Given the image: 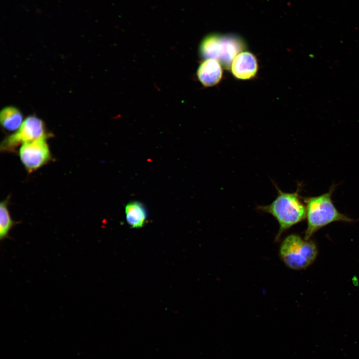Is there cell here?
Returning a JSON list of instances; mask_svg holds the SVG:
<instances>
[{
    "label": "cell",
    "instance_id": "obj_1",
    "mask_svg": "<svg viewBox=\"0 0 359 359\" xmlns=\"http://www.w3.org/2000/svg\"><path fill=\"white\" fill-rule=\"evenodd\" d=\"M277 195L269 205L259 206V210L271 215L278 222L279 228L276 240L294 225L306 218V207L300 198V189L293 193L284 192L277 186Z\"/></svg>",
    "mask_w": 359,
    "mask_h": 359
},
{
    "label": "cell",
    "instance_id": "obj_2",
    "mask_svg": "<svg viewBox=\"0 0 359 359\" xmlns=\"http://www.w3.org/2000/svg\"><path fill=\"white\" fill-rule=\"evenodd\" d=\"M335 187L322 195L304 198L306 207L307 228L304 238H310L321 228L334 222H352V219L340 213L334 206L332 196Z\"/></svg>",
    "mask_w": 359,
    "mask_h": 359
},
{
    "label": "cell",
    "instance_id": "obj_3",
    "mask_svg": "<svg viewBox=\"0 0 359 359\" xmlns=\"http://www.w3.org/2000/svg\"><path fill=\"white\" fill-rule=\"evenodd\" d=\"M244 49L243 40L232 34H211L203 39L200 46V54L203 58L216 60L227 68Z\"/></svg>",
    "mask_w": 359,
    "mask_h": 359
},
{
    "label": "cell",
    "instance_id": "obj_4",
    "mask_svg": "<svg viewBox=\"0 0 359 359\" xmlns=\"http://www.w3.org/2000/svg\"><path fill=\"white\" fill-rule=\"evenodd\" d=\"M318 254L314 242L291 234L282 241L279 249L281 260L288 268L296 270L305 269L315 260Z\"/></svg>",
    "mask_w": 359,
    "mask_h": 359
},
{
    "label": "cell",
    "instance_id": "obj_5",
    "mask_svg": "<svg viewBox=\"0 0 359 359\" xmlns=\"http://www.w3.org/2000/svg\"><path fill=\"white\" fill-rule=\"evenodd\" d=\"M48 136L43 122L36 116H30L25 119L15 133L2 141L0 150L2 152H14L20 145Z\"/></svg>",
    "mask_w": 359,
    "mask_h": 359
},
{
    "label": "cell",
    "instance_id": "obj_6",
    "mask_svg": "<svg viewBox=\"0 0 359 359\" xmlns=\"http://www.w3.org/2000/svg\"><path fill=\"white\" fill-rule=\"evenodd\" d=\"M48 138L43 137L21 146L19 152L20 159L29 173L37 170L52 159L47 142Z\"/></svg>",
    "mask_w": 359,
    "mask_h": 359
},
{
    "label": "cell",
    "instance_id": "obj_7",
    "mask_svg": "<svg viewBox=\"0 0 359 359\" xmlns=\"http://www.w3.org/2000/svg\"><path fill=\"white\" fill-rule=\"evenodd\" d=\"M231 72L237 79H250L257 73L258 63L254 55L249 52H241L233 59Z\"/></svg>",
    "mask_w": 359,
    "mask_h": 359
},
{
    "label": "cell",
    "instance_id": "obj_8",
    "mask_svg": "<svg viewBox=\"0 0 359 359\" xmlns=\"http://www.w3.org/2000/svg\"><path fill=\"white\" fill-rule=\"evenodd\" d=\"M197 75L204 86H212L218 84L221 79L222 69L218 61L207 59L200 65Z\"/></svg>",
    "mask_w": 359,
    "mask_h": 359
},
{
    "label": "cell",
    "instance_id": "obj_9",
    "mask_svg": "<svg viewBox=\"0 0 359 359\" xmlns=\"http://www.w3.org/2000/svg\"><path fill=\"white\" fill-rule=\"evenodd\" d=\"M126 219L128 224L132 228L142 227L147 218V212L144 205L140 202L133 201L125 206Z\"/></svg>",
    "mask_w": 359,
    "mask_h": 359
},
{
    "label": "cell",
    "instance_id": "obj_10",
    "mask_svg": "<svg viewBox=\"0 0 359 359\" xmlns=\"http://www.w3.org/2000/svg\"><path fill=\"white\" fill-rule=\"evenodd\" d=\"M23 121L21 112L16 107L7 106L0 112V124L3 128L8 131H17Z\"/></svg>",
    "mask_w": 359,
    "mask_h": 359
},
{
    "label": "cell",
    "instance_id": "obj_11",
    "mask_svg": "<svg viewBox=\"0 0 359 359\" xmlns=\"http://www.w3.org/2000/svg\"><path fill=\"white\" fill-rule=\"evenodd\" d=\"M7 200L3 201L0 205V239L8 237L9 232L15 224L8 208Z\"/></svg>",
    "mask_w": 359,
    "mask_h": 359
}]
</instances>
